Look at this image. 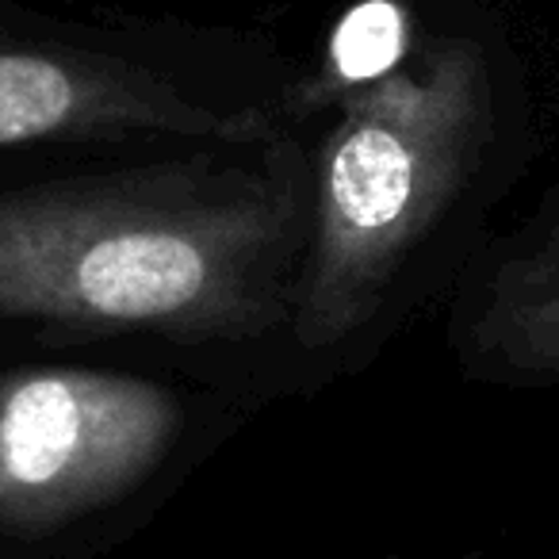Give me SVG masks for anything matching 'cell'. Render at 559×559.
Wrapping results in <instances>:
<instances>
[{"label":"cell","mask_w":559,"mask_h":559,"mask_svg":"<svg viewBox=\"0 0 559 559\" xmlns=\"http://www.w3.org/2000/svg\"><path fill=\"white\" fill-rule=\"evenodd\" d=\"M399 47H406V27L391 4H365L342 24L330 47V81L334 88H357L399 66Z\"/></svg>","instance_id":"6"},{"label":"cell","mask_w":559,"mask_h":559,"mask_svg":"<svg viewBox=\"0 0 559 559\" xmlns=\"http://www.w3.org/2000/svg\"><path fill=\"white\" fill-rule=\"evenodd\" d=\"M111 134L253 142L264 134V119L200 104L173 81L100 50L0 32V150Z\"/></svg>","instance_id":"4"},{"label":"cell","mask_w":559,"mask_h":559,"mask_svg":"<svg viewBox=\"0 0 559 559\" xmlns=\"http://www.w3.org/2000/svg\"><path fill=\"white\" fill-rule=\"evenodd\" d=\"M177 399L139 376L35 368L0 380V528L47 533L134 490L169 452Z\"/></svg>","instance_id":"3"},{"label":"cell","mask_w":559,"mask_h":559,"mask_svg":"<svg viewBox=\"0 0 559 559\" xmlns=\"http://www.w3.org/2000/svg\"><path fill=\"white\" fill-rule=\"evenodd\" d=\"M490 123V66L472 39H441L342 96L314 165L307 264L292 296L307 349H330L372 319L479 169Z\"/></svg>","instance_id":"2"},{"label":"cell","mask_w":559,"mask_h":559,"mask_svg":"<svg viewBox=\"0 0 559 559\" xmlns=\"http://www.w3.org/2000/svg\"><path fill=\"white\" fill-rule=\"evenodd\" d=\"M472 345L513 376H559V226L498 269Z\"/></svg>","instance_id":"5"},{"label":"cell","mask_w":559,"mask_h":559,"mask_svg":"<svg viewBox=\"0 0 559 559\" xmlns=\"http://www.w3.org/2000/svg\"><path fill=\"white\" fill-rule=\"evenodd\" d=\"M307 218L292 169L162 165L0 192V319L257 337L292 314Z\"/></svg>","instance_id":"1"}]
</instances>
